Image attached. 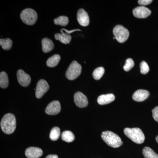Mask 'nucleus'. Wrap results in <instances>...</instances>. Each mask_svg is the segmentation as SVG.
I'll return each instance as SVG.
<instances>
[{
	"mask_svg": "<svg viewBox=\"0 0 158 158\" xmlns=\"http://www.w3.org/2000/svg\"><path fill=\"white\" fill-rule=\"evenodd\" d=\"M16 125V118L11 113L6 114L1 120V128L4 133L8 135L14 132Z\"/></svg>",
	"mask_w": 158,
	"mask_h": 158,
	"instance_id": "f257e3e1",
	"label": "nucleus"
},
{
	"mask_svg": "<svg viewBox=\"0 0 158 158\" xmlns=\"http://www.w3.org/2000/svg\"><path fill=\"white\" fill-rule=\"evenodd\" d=\"M102 138L104 141L109 146L113 148H118L123 144L121 138L115 134L110 131H106L102 134Z\"/></svg>",
	"mask_w": 158,
	"mask_h": 158,
	"instance_id": "f03ea898",
	"label": "nucleus"
},
{
	"mask_svg": "<svg viewBox=\"0 0 158 158\" xmlns=\"http://www.w3.org/2000/svg\"><path fill=\"white\" fill-rule=\"evenodd\" d=\"M124 133L128 138L135 143L141 144L144 142L145 136L144 133L139 128H126L124 130Z\"/></svg>",
	"mask_w": 158,
	"mask_h": 158,
	"instance_id": "7ed1b4c3",
	"label": "nucleus"
},
{
	"mask_svg": "<svg viewBox=\"0 0 158 158\" xmlns=\"http://www.w3.org/2000/svg\"><path fill=\"white\" fill-rule=\"evenodd\" d=\"M22 21L28 25H34L37 21V14L36 11L32 9H26L22 11L20 14Z\"/></svg>",
	"mask_w": 158,
	"mask_h": 158,
	"instance_id": "20e7f679",
	"label": "nucleus"
},
{
	"mask_svg": "<svg viewBox=\"0 0 158 158\" xmlns=\"http://www.w3.org/2000/svg\"><path fill=\"white\" fill-rule=\"evenodd\" d=\"M82 67L77 61L72 62L65 73V76L69 80L72 81L77 78L81 73Z\"/></svg>",
	"mask_w": 158,
	"mask_h": 158,
	"instance_id": "39448f33",
	"label": "nucleus"
},
{
	"mask_svg": "<svg viewBox=\"0 0 158 158\" xmlns=\"http://www.w3.org/2000/svg\"><path fill=\"white\" fill-rule=\"evenodd\" d=\"M113 33L118 42L123 43L129 37V32L127 29L122 25L116 26L113 30Z\"/></svg>",
	"mask_w": 158,
	"mask_h": 158,
	"instance_id": "423d86ee",
	"label": "nucleus"
},
{
	"mask_svg": "<svg viewBox=\"0 0 158 158\" xmlns=\"http://www.w3.org/2000/svg\"><path fill=\"white\" fill-rule=\"evenodd\" d=\"M49 88L48 83L45 80L41 79L37 83L36 89V96L37 98H40L47 92Z\"/></svg>",
	"mask_w": 158,
	"mask_h": 158,
	"instance_id": "0eeeda50",
	"label": "nucleus"
},
{
	"mask_svg": "<svg viewBox=\"0 0 158 158\" xmlns=\"http://www.w3.org/2000/svg\"><path fill=\"white\" fill-rule=\"evenodd\" d=\"M74 101L77 106L83 108L88 106V102L87 97L81 92H77L74 96Z\"/></svg>",
	"mask_w": 158,
	"mask_h": 158,
	"instance_id": "6e6552de",
	"label": "nucleus"
},
{
	"mask_svg": "<svg viewBox=\"0 0 158 158\" xmlns=\"http://www.w3.org/2000/svg\"><path fill=\"white\" fill-rule=\"evenodd\" d=\"M133 14L137 18H146L151 14V11L144 6H139L133 10Z\"/></svg>",
	"mask_w": 158,
	"mask_h": 158,
	"instance_id": "1a4fd4ad",
	"label": "nucleus"
},
{
	"mask_svg": "<svg viewBox=\"0 0 158 158\" xmlns=\"http://www.w3.org/2000/svg\"><path fill=\"white\" fill-rule=\"evenodd\" d=\"M17 77L19 83L23 87H27L31 83V77L22 69L18 71Z\"/></svg>",
	"mask_w": 158,
	"mask_h": 158,
	"instance_id": "9d476101",
	"label": "nucleus"
},
{
	"mask_svg": "<svg viewBox=\"0 0 158 158\" xmlns=\"http://www.w3.org/2000/svg\"><path fill=\"white\" fill-rule=\"evenodd\" d=\"M61 108L58 101H54L49 104L45 109V113L49 115H57L60 113Z\"/></svg>",
	"mask_w": 158,
	"mask_h": 158,
	"instance_id": "9b49d317",
	"label": "nucleus"
},
{
	"mask_svg": "<svg viewBox=\"0 0 158 158\" xmlns=\"http://www.w3.org/2000/svg\"><path fill=\"white\" fill-rule=\"evenodd\" d=\"M77 19L79 24L83 27H87L90 23V19L88 13L84 9H81L78 11Z\"/></svg>",
	"mask_w": 158,
	"mask_h": 158,
	"instance_id": "f8f14e48",
	"label": "nucleus"
},
{
	"mask_svg": "<svg viewBox=\"0 0 158 158\" xmlns=\"http://www.w3.org/2000/svg\"><path fill=\"white\" fill-rule=\"evenodd\" d=\"M25 155L28 158H39L42 156L43 151L39 148L29 147L26 149Z\"/></svg>",
	"mask_w": 158,
	"mask_h": 158,
	"instance_id": "ddd939ff",
	"label": "nucleus"
},
{
	"mask_svg": "<svg viewBox=\"0 0 158 158\" xmlns=\"http://www.w3.org/2000/svg\"><path fill=\"white\" fill-rule=\"evenodd\" d=\"M149 94V91L148 90L140 89L137 90L133 94V99L136 102H143L148 97Z\"/></svg>",
	"mask_w": 158,
	"mask_h": 158,
	"instance_id": "4468645a",
	"label": "nucleus"
},
{
	"mask_svg": "<svg viewBox=\"0 0 158 158\" xmlns=\"http://www.w3.org/2000/svg\"><path fill=\"white\" fill-rule=\"evenodd\" d=\"M115 99V96L113 94H102L98 97V102L99 105H106L110 103Z\"/></svg>",
	"mask_w": 158,
	"mask_h": 158,
	"instance_id": "2eb2a0df",
	"label": "nucleus"
},
{
	"mask_svg": "<svg viewBox=\"0 0 158 158\" xmlns=\"http://www.w3.org/2000/svg\"><path fill=\"white\" fill-rule=\"evenodd\" d=\"M62 34L57 33L55 35V37L56 40H59L64 44H68L71 40L72 37L70 34L66 33H64L63 31L61 30Z\"/></svg>",
	"mask_w": 158,
	"mask_h": 158,
	"instance_id": "dca6fc26",
	"label": "nucleus"
},
{
	"mask_svg": "<svg viewBox=\"0 0 158 158\" xmlns=\"http://www.w3.org/2000/svg\"><path fill=\"white\" fill-rule=\"evenodd\" d=\"M42 47L43 52L44 53H48L53 49L54 44L51 39L48 38H44L42 40Z\"/></svg>",
	"mask_w": 158,
	"mask_h": 158,
	"instance_id": "f3484780",
	"label": "nucleus"
},
{
	"mask_svg": "<svg viewBox=\"0 0 158 158\" xmlns=\"http://www.w3.org/2000/svg\"><path fill=\"white\" fill-rule=\"evenodd\" d=\"M60 59L61 57L59 55H54L48 59L47 61V65L49 67H55L59 63Z\"/></svg>",
	"mask_w": 158,
	"mask_h": 158,
	"instance_id": "a211bd4d",
	"label": "nucleus"
},
{
	"mask_svg": "<svg viewBox=\"0 0 158 158\" xmlns=\"http://www.w3.org/2000/svg\"><path fill=\"white\" fill-rule=\"evenodd\" d=\"M61 137L63 141L68 143L73 142L75 140L74 135L70 131H66L63 132Z\"/></svg>",
	"mask_w": 158,
	"mask_h": 158,
	"instance_id": "6ab92c4d",
	"label": "nucleus"
},
{
	"mask_svg": "<svg viewBox=\"0 0 158 158\" xmlns=\"http://www.w3.org/2000/svg\"><path fill=\"white\" fill-rule=\"evenodd\" d=\"M9 83L8 75L5 72H2L0 73V87L2 88H7Z\"/></svg>",
	"mask_w": 158,
	"mask_h": 158,
	"instance_id": "aec40b11",
	"label": "nucleus"
},
{
	"mask_svg": "<svg viewBox=\"0 0 158 158\" xmlns=\"http://www.w3.org/2000/svg\"><path fill=\"white\" fill-rule=\"evenodd\" d=\"M145 158H158V155L149 147L144 148L142 151Z\"/></svg>",
	"mask_w": 158,
	"mask_h": 158,
	"instance_id": "412c9836",
	"label": "nucleus"
},
{
	"mask_svg": "<svg viewBox=\"0 0 158 158\" xmlns=\"http://www.w3.org/2000/svg\"><path fill=\"white\" fill-rule=\"evenodd\" d=\"M12 40L9 38L0 39V45L2 46L3 49L5 50H9L11 48L12 46Z\"/></svg>",
	"mask_w": 158,
	"mask_h": 158,
	"instance_id": "4be33fe9",
	"label": "nucleus"
},
{
	"mask_svg": "<svg viewBox=\"0 0 158 158\" xmlns=\"http://www.w3.org/2000/svg\"><path fill=\"white\" fill-rule=\"evenodd\" d=\"M60 135V129L59 127H54L51 130L50 138L52 141H57Z\"/></svg>",
	"mask_w": 158,
	"mask_h": 158,
	"instance_id": "5701e85b",
	"label": "nucleus"
},
{
	"mask_svg": "<svg viewBox=\"0 0 158 158\" xmlns=\"http://www.w3.org/2000/svg\"><path fill=\"white\" fill-rule=\"evenodd\" d=\"M55 24L62 26H65L68 24L69 20L67 16H60L54 20Z\"/></svg>",
	"mask_w": 158,
	"mask_h": 158,
	"instance_id": "b1692460",
	"label": "nucleus"
},
{
	"mask_svg": "<svg viewBox=\"0 0 158 158\" xmlns=\"http://www.w3.org/2000/svg\"><path fill=\"white\" fill-rule=\"evenodd\" d=\"M105 73V69L103 67H100L96 68L93 73L94 78L96 80H100Z\"/></svg>",
	"mask_w": 158,
	"mask_h": 158,
	"instance_id": "393cba45",
	"label": "nucleus"
},
{
	"mask_svg": "<svg viewBox=\"0 0 158 158\" xmlns=\"http://www.w3.org/2000/svg\"><path fill=\"white\" fill-rule=\"evenodd\" d=\"M135 63L132 59L128 58L126 61V63L123 66V69L125 71L128 72L134 67Z\"/></svg>",
	"mask_w": 158,
	"mask_h": 158,
	"instance_id": "a878e982",
	"label": "nucleus"
},
{
	"mask_svg": "<svg viewBox=\"0 0 158 158\" xmlns=\"http://www.w3.org/2000/svg\"><path fill=\"white\" fill-rule=\"evenodd\" d=\"M141 73L142 74H146L148 73L149 71V67L145 61H142L140 64Z\"/></svg>",
	"mask_w": 158,
	"mask_h": 158,
	"instance_id": "bb28decb",
	"label": "nucleus"
},
{
	"mask_svg": "<svg viewBox=\"0 0 158 158\" xmlns=\"http://www.w3.org/2000/svg\"><path fill=\"white\" fill-rule=\"evenodd\" d=\"M153 118L158 122V106L156 107L152 110Z\"/></svg>",
	"mask_w": 158,
	"mask_h": 158,
	"instance_id": "cd10ccee",
	"label": "nucleus"
},
{
	"mask_svg": "<svg viewBox=\"0 0 158 158\" xmlns=\"http://www.w3.org/2000/svg\"><path fill=\"white\" fill-rule=\"evenodd\" d=\"M152 0H139L138 3L141 6H147L152 2Z\"/></svg>",
	"mask_w": 158,
	"mask_h": 158,
	"instance_id": "c85d7f7f",
	"label": "nucleus"
},
{
	"mask_svg": "<svg viewBox=\"0 0 158 158\" xmlns=\"http://www.w3.org/2000/svg\"><path fill=\"white\" fill-rule=\"evenodd\" d=\"M62 30L63 31H65V33H67L68 34H70L71 33H73L74 32H75V31H81V30H79V29H75V30H72V31H68V30H66L65 29H62Z\"/></svg>",
	"mask_w": 158,
	"mask_h": 158,
	"instance_id": "c756f323",
	"label": "nucleus"
},
{
	"mask_svg": "<svg viewBox=\"0 0 158 158\" xmlns=\"http://www.w3.org/2000/svg\"><path fill=\"white\" fill-rule=\"evenodd\" d=\"M46 158H59L56 155H49Z\"/></svg>",
	"mask_w": 158,
	"mask_h": 158,
	"instance_id": "7c9ffc66",
	"label": "nucleus"
},
{
	"mask_svg": "<svg viewBox=\"0 0 158 158\" xmlns=\"http://www.w3.org/2000/svg\"><path fill=\"white\" fill-rule=\"evenodd\" d=\"M156 141L158 143V136H157L156 138Z\"/></svg>",
	"mask_w": 158,
	"mask_h": 158,
	"instance_id": "2f4dec72",
	"label": "nucleus"
},
{
	"mask_svg": "<svg viewBox=\"0 0 158 158\" xmlns=\"http://www.w3.org/2000/svg\"><path fill=\"white\" fill-rule=\"evenodd\" d=\"M113 39H116V38H115V37H113Z\"/></svg>",
	"mask_w": 158,
	"mask_h": 158,
	"instance_id": "473e14b6",
	"label": "nucleus"
}]
</instances>
